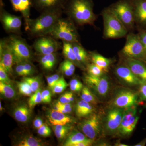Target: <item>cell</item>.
<instances>
[{
	"instance_id": "obj_24",
	"label": "cell",
	"mask_w": 146,
	"mask_h": 146,
	"mask_svg": "<svg viewBox=\"0 0 146 146\" xmlns=\"http://www.w3.org/2000/svg\"><path fill=\"white\" fill-rule=\"evenodd\" d=\"M38 55L39 56L38 60L43 69L47 71L52 70L57 63L58 56L56 52Z\"/></svg>"
},
{
	"instance_id": "obj_9",
	"label": "cell",
	"mask_w": 146,
	"mask_h": 146,
	"mask_svg": "<svg viewBox=\"0 0 146 146\" xmlns=\"http://www.w3.org/2000/svg\"><path fill=\"white\" fill-rule=\"evenodd\" d=\"M3 7L1 6L0 21L5 31L8 33L21 35L22 17L11 14Z\"/></svg>"
},
{
	"instance_id": "obj_32",
	"label": "cell",
	"mask_w": 146,
	"mask_h": 146,
	"mask_svg": "<svg viewBox=\"0 0 146 146\" xmlns=\"http://www.w3.org/2000/svg\"><path fill=\"white\" fill-rule=\"evenodd\" d=\"M86 69L88 74L95 77H101L106 73L103 69L92 63L87 64Z\"/></svg>"
},
{
	"instance_id": "obj_41",
	"label": "cell",
	"mask_w": 146,
	"mask_h": 146,
	"mask_svg": "<svg viewBox=\"0 0 146 146\" xmlns=\"http://www.w3.org/2000/svg\"><path fill=\"white\" fill-rule=\"evenodd\" d=\"M60 76L58 74H55L49 76L46 78L48 86L50 89H52L53 87L57 83V82L60 79Z\"/></svg>"
},
{
	"instance_id": "obj_34",
	"label": "cell",
	"mask_w": 146,
	"mask_h": 146,
	"mask_svg": "<svg viewBox=\"0 0 146 146\" xmlns=\"http://www.w3.org/2000/svg\"><path fill=\"white\" fill-rule=\"evenodd\" d=\"M17 86L20 94L24 96H30L33 93L30 84L25 80L18 82Z\"/></svg>"
},
{
	"instance_id": "obj_52",
	"label": "cell",
	"mask_w": 146,
	"mask_h": 146,
	"mask_svg": "<svg viewBox=\"0 0 146 146\" xmlns=\"http://www.w3.org/2000/svg\"><path fill=\"white\" fill-rule=\"evenodd\" d=\"M68 94L69 100H70L71 102L74 101V95H73L72 93H71V92H68Z\"/></svg>"
},
{
	"instance_id": "obj_35",
	"label": "cell",
	"mask_w": 146,
	"mask_h": 146,
	"mask_svg": "<svg viewBox=\"0 0 146 146\" xmlns=\"http://www.w3.org/2000/svg\"><path fill=\"white\" fill-rule=\"evenodd\" d=\"M66 125H54L53 129L56 138L62 139L66 136L70 129V127Z\"/></svg>"
},
{
	"instance_id": "obj_55",
	"label": "cell",
	"mask_w": 146,
	"mask_h": 146,
	"mask_svg": "<svg viewBox=\"0 0 146 146\" xmlns=\"http://www.w3.org/2000/svg\"><path fill=\"white\" fill-rule=\"evenodd\" d=\"M0 4H1V6H3L4 5L3 0H0Z\"/></svg>"
},
{
	"instance_id": "obj_26",
	"label": "cell",
	"mask_w": 146,
	"mask_h": 146,
	"mask_svg": "<svg viewBox=\"0 0 146 146\" xmlns=\"http://www.w3.org/2000/svg\"><path fill=\"white\" fill-rule=\"evenodd\" d=\"M62 53L66 59L72 61L76 66L82 69H85L78 61L71 43L63 42Z\"/></svg>"
},
{
	"instance_id": "obj_44",
	"label": "cell",
	"mask_w": 146,
	"mask_h": 146,
	"mask_svg": "<svg viewBox=\"0 0 146 146\" xmlns=\"http://www.w3.org/2000/svg\"><path fill=\"white\" fill-rule=\"evenodd\" d=\"M42 102L44 103H49L51 102V93L48 89L44 90L42 92Z\"/></svg>"
},
{
	"instance_id": "obj_8",
	"label": "cell",
	"mask_w": 146,
	"mask_h": 146,
	"mask_svg": "<svg viewBox=\"0 0 146 146\" xmlns=\"http://www.w3.org/2000/svg\"><path fill=\"white\" fill-rule=\"evenodd\" d=\"M33 47L38 55H42L56 52L62 46L57 40L48 35L36 38Z\"/></svg>"
},
{
	"instance_id": "obj_22",
	"label": "cell",
	"mask_w": 146,
	"mask_h": 146,
	"mask_svg": "<svg viewBox=\"0 0 146 146\" xmlns=\"http://www.w3.org/2000/svg\"><path fill=\"white\" fill-rule=\"evenodd\" d=\"M77 59L80 64L85 68L90 60L89 52L82 46L80 42L71 43Z\"/></svg>"
},
{
	"instance_id": "obj_40",
	"label": "cell",
	"mask_w": 146,
	"mask_h": 146,
	"mask_svg": "<svg viewBox=\"0 0 146 146\" xmlns=\"http://www.w3.org/2000/svg\"><path fill=\"white\" fill-rule=\"evenodd\" d=\"M83 86V84L81 82L77 79H73L70 82V86L71 91L78 92L82 90Z\"/></svg>"
},
{
	"instance_id": "obj_18",
	"label": "cell",
	"mask_w": 146,
	"mask_h": 146,
	"mask_svg": "<svg viewBox=\"0 0 146 146\" xmlns=\"http://www.w3.org/2000/svg\"><path fill=\"white\" fill-rule=\"evenodd\" d=\"M124 112L123 108L115 107L108 112L106 120V127L109 132L113 133L118 131Z\"/></svg>"
},
{
	"instance_id": "obj_25",
	"label": "cell",
	"mask_w": 146,
	"mask_h": 146,
	"mask_svg": "<svg viewBox=\"0 0 146 146\" xmlns=\"http://www.w3.org/2000/svg\"><path fill=\"white\" fill-rule=\"evenodd\" d=\"M30 109L27 105L25 104L17 106L14 109L13 112V116L15 119L19 122H27L31 116V112Z\"/></svg>"
},
{
	"instance_id": "obj_10",
	"label": "cell",
	"mask_w": 146,
	"mask_h": 146,
	"mask_svg": "<svg viewBox=\"0 0 146 146\" xmlns=\"http://www.w3.org/2000/svg\"><path fill=\"white\" fill-rule=\"evenodd\" d=\"M139 117L136 115L135 107H129L124 112L121 122L118 131L122 136L129 135L133 132Z\"/></svg>"
},
{
	"instance_id": "obj_6",
	"label": "cell",
	"mask_w": 146,
	"mask_h": 146,
	"mask_svg": "<svg viewBox=\"0 0 146 146\" xmlns=\"http://www.w3.org/2000/svg\"><path fill=\"white\" fill-rule=\"evenodd\" d=\"M6 39L13 54L14 64L31 62L32 50L25 39L17 35H11Z\"/></svg>"
},
{
	"instance_id": "obj_33",
	"label": "cell",
	"mask_w": 146,
	"mask_h": 146,
	"mask_svg": "<svg viewBox=\"0 0 146 146\" xmlns=\"http://www.w3.org/2000/svg\"><path fill=\"white\" fill-rule=\"evenodd\" d=\"M82 99L91 104H95L97 103L96 98L89 88L84 86L82 90Z\"/></svg>"
},
{
	"instance_id": "obj_20",
	"label": "cell",
	"mask_w": 146,
	"mask_h": 146,
	"mask_svg": "<svg viewBox=\"0 0 146 146\" xmlns=\"http://www.w3.org/2000/svg\"><path fill=\"white\" fill-rule=\"evenodd\" d=\"M12 8L16 12H20L25 22L29 20L30 16L31 8L32 7L31 0H9Z\"/></svg>"
},
{
	"instance_id": "obj_3",
	"label": "cell",
	"mask_w": 146,
	"mask_h": 146,
	"mask_svg": "<svg viewBox=\"0 0 146 146\" xmlns=\"http://www.w3.org/2000/svg\"><path fill=\"white\" fill-rule=\"evenodd\" d=\"M101 14L103 20L104 39H119L127 36V29L108 7L104 8Z\"/></svg>"
},
{
	"instance_id": "obj_49",
	"label": "cell",
	"mask_w": 146,
	"mask_h": 146,
	"mask_svg": "<svg viewBox=\"0 0 146 146\" xmlns=\"http://www.w3.org/2000/svg\"><path fill=\"white\" fill-rule=\"evenodd\" d=\"M43 120L41 118H37L33 121V125L35 128L39 129L44 124Z\"/></svg>"
},
{
	"instance_id": "obj_38",
	"label": "cell",
	"mask_w": 146,
	"mask_h": 146,
	"mask_svg": "<svg viewBox=\"0 0 146 146\" xmlns=\"http://www.w3.org/2000/svg\"><path fill=\"white\" fill-rule=\"evenodd\" d=\"M68 86V84L65 81V79L63 77L61 76L57 83L53 87L52 90L53 94H60L65 91Z\"/></svg>"
},
{
	"instance_id": "obj_17",
	"label": "cell",
	"mask_w": 146,
	"mask_h": 146,
	"mask_svg": "<svg viewBox=\"0 0 146 146\" xmlns=\"http://www.w3.org/2000/svg\"><path fill=\"white\" fill-rule=\"evenodd\" d=\"M115 72L119 78L129 85H140L143 83L123 62L115 68Z\"/></svg>"
},
{
	"instance_id": "obj_2",
	"label": "cell",
	"mask_w": 146,
	"mask_h": 146,
	"mask_svg": "<svg viewBox=\"0 0 146 146\" xmlns=\"http://www.w3.org/2000/svg\"><path fill=\"white\" fill-rule=\"evenodd\" d=\"M63 10L50 11L41 13L35 19L25 22V30L31 38L48 35L58 21L62 17Z\"/></svg>"
},
{
	"instance_id": "obj_37",
	"label": "cell",
	"mask_w": 146,
	"mask_h": 146,
	"mask_svg": "<svg viewBox=\"0 0 146 146\" xmlns=\"http://www.w3.org/2000/svg\"><path fill=\"white\" fill-rule=\"evenodd\" d=\"M42 92L41 88H39L31 96L28 101L29 106L30 109L42 102Z\"/></svg>"
},
{
	"instance_id": "obj_13",
	"label": "cell",
	"mask_w": 146,
	"mask_h": 146,
	"mask_svg": "<svg viewBox=\"0 0 146 146\" xmlns=\"http://www.w3.org/2000/svg\"><path fill=\"white\" fill-rule=\"evenodd\" d=\"M14 65L13 54L6 38L0 41V66L2 67L9 75L13 73Z\"/></svg>"
},
{
	"instance_id": "obj_7",
	"label": "cell",
	"mask_w": 146,
	"mask_h": 146,
	"mask_svg": "<svg viewBox=\"0 0 146 146\" xmlns=\"http://www.w3.org/2000/svg\"><path fill=\"white\" fill-rule=\"evenodd\" d=\"M126 36L125 45L119 53L121 58H133L146 63V53L138 34L129 32Z\"/></svg>"
},
{
	"instance_id": "obj_30",
	"label": "cell",
	"mask_w": 146,
	"mask_h": 146,
	"mask_svg": "<svg viewBox=\"0 0 146 146\" xmlns=\"http://www.w3.org/2000/svg\"><path fill=\"white\" fill-rule=\"evenodd\" d=\"M75 66L72 61L65 59L60 64L59 70L63 74L67 76H70L73 75L74 73Z\"/></svg>"
},
{
	"instance_id": "obj_43",
	"label": "cell",
	"mask_w": 146,
	"mask_h": 146,
	"mask_svg": "<svg viewBox=\"0 0 146 146\" xmlns=\"http://www.w3.org/2000/svg\"><path fill=\"white\" fill-rule=\"evenodd\" d=\"M9 75L7 72L2 67L0 66V82L11 84V81Z\"/></svg>"
},
{
	"instance_id": "obj_46",
	"label": "cell",
	"mask_w": 146,
	"mask_h": 146,
	"mask_svg": "<svg viewBox=\"0 0 146 146\" xmlns=\"http://www.w3.org/2000/svg\"><path fill=\"white\" fill-rule=\"evenodd\" d=\"M60 104L61 107V109L60 110V112L66 114L70 113L72 112V105L70 104V103L63 104L60 102Z\"/></svg>"
},
{
	"instance_id": "obj_29",
	"label": "cell",
	"mask_w": 146,
	"mask_h": 146,
	"mask_svg": "<svg viewBox=\"0 0 146 146\" xmlns=\"http://www.w3.org/2000/svg\"><path fill=\"white\" fill-rule=\"evenodd\" d=\"M0 93L5 98L13 99L16 96V92L11 84L0 82Z\"/></svg>"
},
{
	"instance_id": "obj_4",
	"label": "cell",
	"mask_w": 146,
	"mask_h": 146,
	"mask_svg": "<svg viewBox=\"0 0 146 146\" xmlns=\"http://www.w3.org/2000/svg\"><path fill=\"white\" fill-rule=\"evenodd\" d=\"M48 35L56 40H60L63 42H80V35L76 25L68 17L60 18Z\"/></svg>"
},
{
	"instance_id": "obj_14",
	"label": "cell",
	"mask_w": 146,
	"mask_h": 146,
	"mask_svg": "<svg viewBox=\"0 0 146 146\" xmlns=\"http://www.w3.org/2000/svg\"><path fill=\"white\" fill-rule=\"evenodd\" d=\"M138 95L131 90H121L116 95L113 105L115 107L124 108L133 106L137 103Z\"/></svg>"
},
{
	"instance_id": "obj_21",
	"label": "cell",
	"mask_w": 146,
	"mask_h": 146,
	"mask_svg": "<svg viewBox=\"0 0 146 146\" xmlns=\"http://www.w3.org/2000/svg\"><path fill=\"white\" fill-rule=\"evenodd\" d=\"M49 121L53 125H66L72 122V118L65 114L56 110H51L48 116Z\"/></svg>"
},
{
	"instance_id": "obj_47",
	"label": "cell",
	"mask_w": 146,
	"mask_h": 146,
	"mask_svg": "<svg viewBox=\"0 0 146 146\" xmlns=\"http://www.w3.org/2000/svg\"><path fill=\"white\" fill-rule=\"evenodd\" d=\"M139 92L142 99L146 101V83H143L140 85Z\"/></svg>"
},
{
	"instance_id": "obj_51",
	"label": "cell",
	"mask_w": 146,
	"mask_h": 146,
	"mask_svg": "<svg viewBox=\"0 0 146 146\" xmlns=\"http://www.w3.org/2000/svg\"><path fill=\"white\" fill-rule=\"evenodd\" d=\"M61 109V106H60V102L58 101L54 105L53 110L56 111H59L60 112V110Z\"/></svg>"
},
{
	"instance_id": "obj_28",
	"label": "cell",
	"mask_w": 146,
	"mask_h": 146,
	"mask_svg": "<svg viewBox=\"0 0 146 146\" xmlns=\"http://www.w3.org/2000/svg\"><path fill=\"white\" fill-rule=\"evenodd\" d=\"M89 138L84 133L78 131H73L68 136L65 143L64 146H74L76 144Z\"/></svg>"
},
{
	"instance_id": "obj_23",
	"label": "cell",
	"mask_w": 146,
	"mask_h": 146,
	"mask_svg": "<svg viewBox=\"0 0 146 146\" xmlns=\"http://www.w3.org/2000/svg\"><path fill=\"white\" fill-rule=\"evenodd\" d=\"M89 54L91 63L103 69L106 73L108 72L110 67L113 63L112 59L105 57L96 52H90Z\"/></svg>"
},
{
	"instance_id": "obj_1",
	"label": "cell",
	"mask_w": 146,
	"mask_h": 146,
	"mask_svg": "<svg viewBox=\"0 0 146 146\" xmlns=\"http://www.w3.org/2000/svg\"><path fill=\"white\" fill-rule=\"evenodd\" d=\"M93 0H68L63 13L78 26H94L97 15L94 13Z\"/></svg>"
},
{
	"instance_id": "obj_27",
	"label": "cell",
	"mask_w": 146,
	"mask_h": 146,
	"mask_svg": "<svg viewBox=\"0 0 146 146\" xmlns=\"http://www.w3.org/2000/svg\"><path fill=\"white\" fill-rule=\"evenodd\" d=\"M94 110V108L91 104L82 100L79 101L76 106V115L79 117H83L91 115Z\"/></svg>"
},
{
	"instance_id": "obj_39",
	"label": "cell",
	"mask_w": 146,
	"mask_h": 146,
	"mask_svg": "<svg viewBox=\"0 0 146 146\" xmlns=\"http://www.w3.org/2000/svg\"><path fill=\"white\" fill-rule=\"evenodd\" d=\"M25 77L30 76L34 74L35 72V69L34 65L31 62H23Z\"/></svg>"
},
{
	"instance_id": "obj_45",
	"label": "cell",
	"mask_w": 146,
	"mask_h": 146,
	"mask_svg": "<svg viewBox=\"0 0 146 146\" xmlns=\"http://www.w3.org/2000/svg\"><path fill=\"white\" fill-rule=\"evenodd\" d=\"M137 33L143 44L146 54V30H139Z\"/></svg>"
},
{
	"instance_id": "obj_31",
	"label": "cell",
	"mask_w": 146,
	"mask_h": 146,
	"mask_svg": "<svg viewBox=\"0 0 146 146\" xmlns=\"http://www.w3.org/2000/svg\"><path fill=\"white\" fill-rule=\"evenodd\" d=\"M18 146H41L43 145L41 140L32 136L24 137L17 144Z\"/></svg>"
},
{
	"instance_id": "obj_48",
	"label": "cell",
	"mask_w": 146,
	"mask_h": 146,
	"mask_svg": "<svg viewBox=\"0 0 146 146\" xmlns=\"http://www.w3.org/2000/svg\"><path fill=\"white\" fill-rule=\"evenodd\" d=\"M93 139L88 138L86 140L84 141H81L78 143L76 144L74 146H91L93 144Z\"/></svg>"
},
{
	"instance_id": "obj_16",
	"label": "cell",
	"mask_w": 146,
	"mask_h": 146,
	"mask_svg": "<svg viewBox=\"0 0 146 146\" xmlns=\"http://www.w3.org/2000/svg\"><path fill=\"white\" fill-rule=\"evenodd\" d=\"M137 30H146V0H132Z\"/></svg>"
},
{
	"instance_id": "obj_12",
	"label": "cell",
	"mask_w": 146,
	"mask_h": 146,
	"mask_svg": "<svg viewBox=\"0 0 146 146\" xmlns=\"http://www.w3.org/2000/svg\"><path fill=\"white\" fill-rule=\"evenodd\" d=\"M100 122L99 116L96 114H93L80 124V128L85 136L94 140L99 136L100 132Z\"/></svg>"
},
{
	"instance_id": "obj_11",
	"label": "cell",
	"mask_w": 146,
	"mask_h": 146,
	"mask_svg": "<svg viewBox=\"0 0 146 146\" xmlns=\"http://www.w3.org/2000/svg\"><path fill=\"white\" fill-rule=\"evenodd\" d=\"M84 80L99 96L105 97L108 94L110 84L109 79L105 75L101 77H95L86 74L84 75Z\"/></svg>"
},
{
	"instance_id": "obj_50",
	"label": "cell",
	"mask_w": 146,
	"mask_h": 146,
	"mask_svg": "<svg viewBox=\"0 0 146 146\" xmlns=\"http://www.w3.org/2000/svg\"><path fill=\"white\" fill-rule=\"evenodd\" d=\"M59 101L63 104L69 103L71 102L69 100V97H68V92L63 94L60 97L59 99Z\"/></svg>"
},
{
	"instance_id": "obj_19",
	"label": "cell",
	"mask_w": 146,
	"mask_h": 146,
	"mask_svg": "<svg viewBox=\"0 0 146 146\" xmlns=\"http://www.w3.org/2000/svg\"><path fill=\"white\" fill-rule=\"evenodd\" d=\"M123 63L126 64L133 74L143 83H146V63L142 60L131 58H122Z\"/></svg>"
},
{
	"instance_id": "obj_36",
	"label": "cell",
	"mask_w": 146,
	"mask_h": 146,
	"mask_svg": "<svg viewBox=\"0 0 146 146\" xmlns=\"http://www.w3.org/2000/svg\"><path fill=\"white\" fill-rule=\"evenodd\" d=\"M23 80L27 82L30 84L33 93L40 88L41 78L39 76L24 77Z\"/></svg>"
},
{
	"instance_id": "obj_42",
	"label": "cell",
	"mask_w": 146,
	"mask_h": 146,
	"mask_svg": "<svg viewBox=\"0 0 146 146\" xmlns=\"http://www.w3.org/2000/svg\"><path fill=\"white\" fill-rule=\"evenodd\" d=\"M38 133L43 137H48L51 134V130L47 125L44 124L38 129Z\"/></svg>"
},
{
	"instance_id": "obj_5",
	"label": "cell",
	"mask_w": 146,
	"mask_h": 146,
	"mask_svg": "<svg viewBox=\"0 0 146 146\" xmlns=\"http://www.w3.org/2000/svg\"><path fill=\"white\" fill-rule=\"evenodd\" d=\"M108 8L122 23L129 33L133 32L136 25L132 0H119Z\"/></svg>"
},
{
	"instance_id": "obj_15",
	"label": "cell",
	"mask_w": 146,
	"mask_h": 146,
	"mask_svg": "<svg viewBox=\"0 0 146 146\" xmlns=\"http://www.w3.org/2000/svg\"><path fill=\"white\" fill-rule=\"evenodd\" d=\"M68 0H31L32 7L40 13L50 11L64 10Z\"/></svg>"
},
{
	"instance_id": "obj_53",
	"label": "cell",
	"mask_w": 146,
	"mask_h": 146,
	"mask_svg": "<svg viewBox=\"0 0 146 146\" xmlns=\"http://www.w3.org/2000/svg\"><path fill=\"white\" fill-rule=\"evenodd\" d=\"M115 145L118 146H127V145H126L125 144L119 143H118L117 144H116Z\"/></svg>"
},
{
	"instance_id": "obj_54",
	"label": "cell",
	"mask_w": 146,
	"mask_h": 146,
	"mask_svg": "<svg viewBox=\"0 0 146 146\" xmlns=\"http://www.w3.org/2000/svg\"><path fill=\"white\" fill-rule=\"evenodd\" d=\"M3 108L2 106L1 102H0V110H1V111H2L3 110Z\"/></svg>"
}]
</instances>
